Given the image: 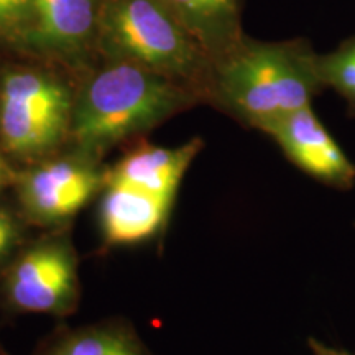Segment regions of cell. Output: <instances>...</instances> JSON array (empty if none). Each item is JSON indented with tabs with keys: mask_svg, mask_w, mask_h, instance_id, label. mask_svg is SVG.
<instances>
[{
	"mask_svg": "<svg viewBox=\"0 0 355 355\" xmlns=\"http://www.w3.org/2000/svg\"><path fill=\"white\" fill-rule=\"evenodd\" d=\"M318 53L306 38L266 40L245 33L212 60L206 102L245 128L266 133L324 91Z\"/></svg>",
	"mask_w": 355,
	"mask_h": 355,
	"instance_id": "1",
	"label": "cell"
},
{
	"mask_svg": "<svg viewBox=\"0 0 355 355\" xmlns=\"http://www.w3.org/2000/svg\"><path fill=\"white\" fill-rule=\"evenodd\" d=\"M201 102L184 84L125 61H109L74 102L69 133L81 148L96 152L152 130Z\"/></svg>",
	"mask_w": 355,
	"mask_h": 355,
	"instance_id": "2",
	"label": "cell"
},
{
	"mask_svg": "<svg viewBox=\"0 0 355 355\" xmlns=\"http://www.w3.org/2000/svg\"><path fill=\"white\" fill-rule=\"evenodd\" d=\"M96 48L196 91L206 102L212 60L165 0H105Z\"/></svg>",
	"mask_w": 355,
	"mask_h": 355,
	"instance_id": "3",
	"label": "cell"
},
{
	"mask_svg": "<svg viewBox=\"0 0 355 355\" xmlns=\"http://www.w3.org/2000/svg\"><path fill=\"white\" fill-rule=\"evenodd\" d=\"M74 101L60 79L10 71L0 84V140L15 155H42L69 132Z\"/></svg>",
	"mask_w": 355,
	"mask_h": 355,
	"instance_id": "4",
	"label": "cell"
},
{
	"mask_svg": "<svg viewBox=\"0 0 355 355\" xmlns=\"http://www.w3.org/2000/svg\"><path fill=\"white\" fill-rule=\"evenodd\" d=\"M286 159L329 188L347 191L355 184V165L314 114L313 105L286 115L266 130Z\"/></svg>",
	"mask_w": 355,
	"mask_h": 355,
	"instance_id": "5",
	"label": "cell"
},
{
	"mask_svg": "<svg viewBox=\"0 0 355 355\" xmlns=\"http://www.w3.org/2000/svg\"><path fill=\"white\" fill-rule=\"evenodd\" d=\"M105 0H33L17 46L60 60H78L96 46Z\"/></svg>",
	"mask_w": 355,
	"mask_h": 355,
	"instance_id": "6",
	"label": "cell"
},
{
	"mask_svg": "<svg viewBox=\"0 0 355 355\" xmlns=\"http://www.w3.org/2000/svg\"><path fill=\"white\" fill-rule=\"evenodd\" d=\"M76 290V268L63 245H40L21 257L7 279L8 298L30 313L63 309Z\"/></svg>",
	"mask_w": 355,
	"mask_h": 355,
	"instance_id": "7",
	"label": "cell"
},
{
	"mask_svg": "<svg viewBox=\"0 0 355 355\" xmlns=\"http://www.w3.org/2000/svg\"><path fill=\"white\" fill-rule=\"evenodd\" d=\"M99 186V175L81 162H51L35 168L21 183V199L37 220H64L81 209Z\"/></svg>",
	"mask_w": 355,
	"mask_h": 355,
	"instance_id": "8",
	"label": "cell"
},
{
	"mask_svg": "<svg viewBox=\"0 0 355 355\" xmlns=\"http://www.w3.org/2000/svg\"><path fill=\"white\" fill-rule=\"evenodd\" d=\"M202 146L204 141L199 137L180 146L141 144L117 162L105 176V183L127 184L153 196L175 201L186 171Z\"/></svg>",
	"mask_w": 355,
	"mask_h": 355,
	"instance_id": "9",
	"label": "cell"
},
{
	"mask_svg": "<svg viewBox=\"0 0 355 355\" xmlns=\"http://www.w3.org/2000/svg\"><path fill=\"white\" fill-rule=\"evenodd\" d=\"M101 227L112 245H128L152 239L166 224L173 201L121 183H105Z\"/></svg>",
	"mask_w": 355,
	"mask_h": 355,
	"instance_id": "10",
	"label": "cell"
},
{
	"mask_svg": "<svg viewBox=\"0 0 355 355\" xmlns=\"http://www.w3.org/2000/svg\"><path fill=\"white\" fill-rule=\"evenodd\" d=\"M211 60L234 46L242 28L243 0H165Z\"/></svg>",
	"mask_w": 355,
	"mask_h": 355,
	"instance_id": "11",
	"label": "cell"
},
{
	"mask_svg": "<svg viewBox=\"0 0 355 355\" xmlns=\"http://www.w3.org/2000/svg\"><path fill=\"white\" fill-rule=\"evenodd\" d=\"M51 355H148V352L130 332L102 327L66 337Z\"/></svg>",
	"mask_w": 355,
	"mask_h": 355,
	"instance_id": "12",
	"label": "cell"
},
{
	"mask_svg": "<svg viewBox=\"0 0 355 355\" xmlns=\"http://www.w3.org/2000/svg\"><path fill=\"white\" fill-rule=\"evenodd\" d=\"M318 71L324 87L343 97L349 115L355 117V35L329 53H318Z\"/></svg>",
	"mask_w": 355,
	"mask_h": 355,
	"instance_id": "13",
	"label": "cell"
},
{
	"mask_svg": "<svg viewBox=\"0 0 355 355\" xmlns=\"http://www.w3.org/2000/svg\"><path fill=\"white\" fill-rule=\"evenodd\" d=\"M33 0H0V38L17 44L28 25Z\"/></svg>",
	"mask_w": 355,
	"mask_h": 355,
	"instance_id": "14",
	"label": "cell"
},
{
	"mask_svg": "<svg viewBox=\"0 0 355 355\" xmlns=\"http://www.w3.org/2000/svg\"><path fill=\"white\" fill-rule=\"evenodd\" d=\"M17 239V225L7 212L0 211V257H2Z\"/></svg>",
	"mask_w": 355,
	"mask_h": 355,
	"instance_id": "15",
	"label": "cell"
},
{
	"mask_svg": "<svg viewBox=\"0 0 355 355\" xmlns=\"http://www.w3.org/2000/svg\"><path fill=\"white\" fill-rule=\"evenodd\" d=\"M308 345H309V349L313 350L314 355H352V354L345 352V350L329 347V345L322 344L321 340L314 339V337H311V339L308 340Z\"/></svg>",
	"mask_w": 355,
	"mask_h": 355,
	"instance_id": "16",
	"label": "cell"
},
{
	"mask_svg": "<svg viewBox=\"0 0 355 355\" xmlns=\"http://www.w3.org/2000/svg\"><path fill=\"white\" fill-rule=\"evenodd\" d=\"M7 178H8V170H7L6 163H3V159L0 158V186L6 184Z\"/></svg>",
	"mask_w": 355,
	"mask_h": 355,
	"instance_id": "17",
	"label": "cell"
}]
</instances>
